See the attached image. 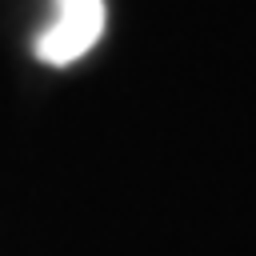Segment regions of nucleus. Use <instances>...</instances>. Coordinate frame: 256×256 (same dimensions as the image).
Here are the masks:
<instances>
[{
    "label": "nucleus",
    "mask_w": 256,
    "mask_h": 256,
    "mask_svg": "<svg viewBox=\"0 0 256 256\" xmlns=\"http://www.w3.org/2000/svg\"><path fill=\"white\" fill-rule=\"evenodd\" d=\"M104 32V0H56L52 24L36 36V56L52 68L76 64Z\"/></svg>",
    "instance_id": "f257e3e1"
}]
</instances>
